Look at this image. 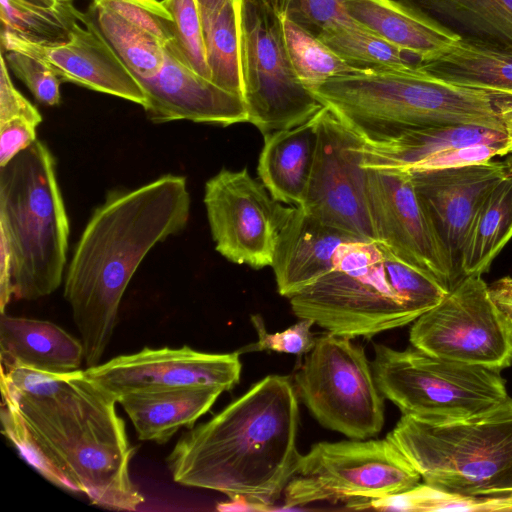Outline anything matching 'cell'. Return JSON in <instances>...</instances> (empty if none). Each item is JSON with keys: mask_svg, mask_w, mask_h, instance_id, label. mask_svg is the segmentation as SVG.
Here are the masks:
<instances>
[{"mask_svg": "<svg viewBox=\"0 0 512 512\" xmlns=\"http://www.w3.org/2000/svg\"><path fill=\"white\" fill-rule=\"evenodd\" d=\"M0 386L2 433L45 479L108 509L134 511L144 502L130 477L136 450L117 401L84 370L1 366Z\"/></svg>", "mask_w": 512, "mask_h": 512, "instance_id": "1", "label": "cell"}, {"mask_svg": "<svg viewBox=\"0 0 512 512\" xmlns=\"http://www.w3.org/2000/svg\"><path fill=\"white\" fill-rule=\"evenodd\" d=\"M190 208L186 178L165 174L134 189L109 191L90 216L64 277L87 368L100 364L140 263L186 228Z\"/></svg>", "mask_w": 512, "mask_h": 512, "instance_id": "2", "label": "cell"}, {"mask_svg": "<svg viewBox=\"0 0 512 512\" xmlns=\"http://www.w3.org/2000/svg\"><path fill=\"white\" fill-rule=\"evenodd\" d=\"M299 421L289 378L266 376L178 440L167 458L172 478L267 509L298 471Z\"/></svg>", "mask_w": 512, "mask_h": 512, "instance_id": "3", "label": "cell"}, {"mask_svg": "<svg viewBox=\"0 0 512 512\" xmlns=\"http://www.w3.org/2000/svg\"><path fill=\"white\" fill-rule=\"evenodd\" d=\"M311 92L366 142L430 126L475 125L504 132L488 92L419 69L359 71L330 78Z\"/></svg>", "mask_w": 512, "mask_h": 512, "instance_id": "4", "label": "cell"}, {"mask_svg": "<svg viewBox=\"0 0 512 512\" xmlns=\"http://www.w3.org/2000/svg\"><path fill=\"white\" fill-rule=\"evenodd\" d=\"M69 230L55 157L36 140L0 167V237L11 254L13 297L35 300L59 288Z\"/></svg>", "mask_w": 512, "mask_h": 512, "instance_id": "5", "label": "cell"}, {"mask_svg": "<svg viewBox=\"0 0 512 512\" xmlns=\"http://www.w3.org/2000/svg\"><path fill=\"white\" fill-rule=\"evenodd\" d=\"M387 438L435 490L468 498H512L511 397L458 421L402 414Z\"/></svg>", "mask_w": 512, "mask_h": 512, "instance_id": "6", "label": "cell"}, {"mask_svg": "<svg viewBox=\"0 0 512 512\" xmlns=\"http://www.w3.org/2000/svg\"><path fill=\"white\" fill-rule=\"evenodd\" d=\"M292 312L354 339L413 323L421 313L394 288L376 242L341 247L333 269L289 298Z\"/></svg>", "mask_w": 512, "mask_h": 512, "instance_id": "7", "label": "cell"}, {"mask_svg": "<svg viewBox=\"0 0 512 512\" xmlns=\"http://www.w3.org/2000/svg\"><path fill=\"white\" fill-rule=\"evenodd\" d=\"M371 367L384 396L404 415L430 422L468 419L508 398L501 371L374 344Z\"/></svg>", "mask_w": 512, "mask_h": 512, "instance_id": "8", "label": "cell"}, {"mask_svg": "<svg viewBox=\"0 0 512 512\" xmlns=\"http://www.w3.org/2000/svg\"><path fill=\"white\" fill-rule=\"evenodd\" d=\"M421 477L396 445L385 439L319 442L301 456L284 490L285 507L341 501L361 509L368 501L414 489Z\"/></svg>", "mask_w": 512, "mask_h": 512, "instance_id": "9", "label": "cell"}, {"mask_svg": "<svg viewBox=\"0 0 512 512\" xmlns=\"http://www.w3.org/2000/svg\"><path fill=\"white\" fill-rule=\"evenodd\" d=\"M239 35L248 122L265 135L309 121L323 105L294 70L277 12L239 0Z\"/></svg>", "mask_w": 512, "mask_h": 512, "instance_id": "10", "label": "cell"}, {"mask_svg": "<svg viewBox=\"0 0 512 512\" xmlns=\"http://www.w3.org/2000/svg\"><path fill=\"white\" fill-rule=\"evenodd\" d=\"M294 380L302 402L322 426L351 439L382 430L384 396L363 347L353 339L330 332L317 337Z\"/></svg>", "mask_w": 512, "mask_h": 512, "instance_id": "11", "label": "cell"}, {"mask_svg": "<svg viewBox=\"0 0 512 512\" xmlns=\"http://www.w3.org/2000/svg\"><path fill=\"white\" fill-rule=\"evenodd\" d=\"M429 355L502 371L512 365V319L491 298L481 275L462 278L409 331Z\"/></svg>", "mask_w": 512, "mask_h": 512, "instance_id": "12", "label": "cell"}, {"mask_svg": "<svg viewBox=\"0 0 512 512\" xmlns=\"http://www.w3.org/2000/svg\"><path fill=\"white\" fill-rule=\"evenodd\" d=\"M314 122V158L299 207L358 240L376 242L363 167L365 140L325 106Z\"/></svg>", "mask_w": 512, "mask_h": 512, "instance_id": "13", "label": "cell"}, {"mask_svg": "<svg viewBox=\"0 0 512 512\" xmlns=\"http://www.w3.org/2000/svg\"><path fill=\"white\" fill-rule=\"evenodd\" d=\"M215 249L228 261L255 269L272 266L282 227L295 206H284L247 168L221 169L204 187Z\"/></svg>", "mask_w": 512, "mask_h": 512, "instance_id": "14", "label": "cell"}, {"mask_svg": "<svg viewBox=\"0 0 512 512\" xmlns=\"http://www.w3.org/2000/svg\"><path fill=\"white\" fill-rule=\"evenodd\" d=\"M376 242L450 291L456 278L414 189L411 172L365 168Z\"/></svg>", "mask_w": 512, "mask_h": 512, "instance_id": "15", "label": "cell"}, {"mask_svg": "<svg viewBox=\"0 0 512 512\" xmlns=\"http://www.w3.org/2000/svg\"><path fill=\"white\" fill-rule=\"evenodd\" d=\"M240 353H206L188 346L144 348L87 368L84 373L117 402L126 394L191 386L231 390L238 384Z\"/></svg>", "mask_w": 512, "mask_h": 512, "instance_id": "16", "label": "cell"}, {"mask_svg": "<svg viewBox=\"0 0 512 512\" xmlns=\"http://www.w3.org/2000/svg\"><path fill=\"white\" fill-rule=\"evenodd\" d=\"M510 170L511 161L493 160L455 168L409 170L417 197L457 283L463 278L462 251L474 217L488 193Z\"/></svg>", "mask_w": 512, "mask_h": 512, "instance_id": "17", "label": "cell"}, {"mask_svg": "<svg viewBox=\"0 0 512 512\" xmlns=\"http://www.w3.org/2000/svg\"><path fill=\"white\" fill-rule=\"evenodd\" d=\"M6 51H19L45 63L62 82L116 96L142 107L146 94L138 79L123 64L88 13L80 12L67 41L56 44L29 42L1 32Z\"/></svg>", "mask_w": 512, "mask_h": 512, "instance_id": "18", "label": "cell"}, {"mask_svg": "<svg viewBox=\"0 0 512 512\" xmlns=\"http://www.w3.org/2000/svg\"><path fill=\"white\" fill-rule=\"evenodd\" d=\"M160 71L139 81L146 94L143 106L155 124L176 120L229 126L248 122L242 96L224 90L188 66L168 49Z\"/></svg>", "mask_w": 512, "mask_h": 512, "instance_id": "19", "label": "cell"}, {"mask_svg": "<svg viewBox=\"0 0 512 512\" xmlns=\"http://www.w3.org/2000/svg\"><path fill=\"white\" fill-rule=\"evenodd\" d=\"M355 240L295 206L279 233L271 266L279 294L290 298L331 271L341 247Z\"/></svg>", "mask_w": 512, "mask_h": 512, "instance_id": "20", "label": "cell"}, {"mask_svg": "<svg viewBox=\"0 0 512 512\" xmlns=\"http://www.w3.org/2000/svg\"><path fill=\"white\" fill-rule=\"evenodd\" d=\"M0 359L5 368L67 374L81 370V341L58 325L1 312Z\"/></svg>", "mask_w": 512, "mask_h": 512, "instance_id": "21", "label": "cell"}, {"mask_svg": "<svg viewBox=\"0 0 512 512\" xmlns=\"http://www.w3.org/2000/svg\"><path fill=\"white\" fill-rule=\"evenodd\" d=\"M459 42L512 54V0H395Z\"/></svg>", "mask_w": 512, "mask_h": 512, "instance_id": "22", "label": "cell"}, {"mask_svg": "<svg viewBox=\"0 0 512 512\" xmlns=\"http://www.w3.org/2000/svg\"><path fill=\"white\" fill-rule=\"evenodd\" d=\"M222 392L208 386L181 387L129 393L120 397L118 403L140 440L164 443L180 428L193 427Z\"/></svg>", "mask_w": 512, "mask_h": 512, "instance_id": "23", "label": "cell"}, {"mask_svg": "<svg viewBox=\"0 0 512 512\" xmlns=\"http://www.w3.org/2000/svg\"><path fill=\"white\" fill-rule=\"evenodd\" d=\"M315 145L314 116L296 127L264 135L257 172L263 185L277 201L302 205Z\"/></svg>", "mask_w": 512, "mask_h": 512, "instance_id": "24", "label": "cell"}, {"mask_svg": "<svg viewBox=\"0 0 512 512\" xmlns=\"http://www.w3.org/2000/svg\"><path fill=\"white\" fill-rule=\"evenodd\" d=\"M477 143L507 146V139L504 132L475 125L416 128L386 141H365L363 167L412 170L439 152Z\"/></svg>", "mask_w": 512, "mask_h": 512, "instance_id": "25", "label": "cell"}, {"mask_svg": "<svg viewBox=\"0 0 512 512\" xmlns=\"http://www.w3.org/2000/svg\"><path fill=\"white\" fill-rule=\"evenodd\" d=\"M355 22L422 60L449 50L458 39L395 0H340Z\"/></svg>", "mask_w": 512, "mask_h": 512, "instance_id": "26", "label": "cell"}, {"mask_svg": "<svg viewBox=\"0 0 512 512\" xmlns=\"http://www.w3.org/2000/svg\"><path fill=\"white\" fill-rule=\"evenodd\" d=\"M418 69L444 82L512 94V54L456 42L443 54L422 60Z\"/></svg>", "mask_w": 512, "mask_h": 512, "instance_id": "27", "label": "cell"}, {"mask_svg": "<svg viewBox=\"0 0 512 512\" xmlns=\"http://www.w3.org/2000/svg\"><path fill=\"white\" fill-rule=\"evenodd\" d=\"M512 238L511 170L486 196L467 234L461 258L462 277L482 275Z\"/></svg>", "mask_w": 512, "mask_h": 512, "instance_id": "28", "label": "cell"}, {"mask_svg": "<svg viewBox=\"0 0 512 512\" xmlns=\"http://www.w3.org/2000/svg\"><path fill=\"white\" fill-rule=\"evenodd\" d=\"M1 32L38 44L68 40L80 12L74 0H0Z\"/></svg>", "mask_w": 512, "mask_h": 512, "instance_id": "29", "label": "cell"}, {"mask_svg": "<svg viewBox=\"0 0 512 512\" xmlns=\"http://www.w3.org/2000/svg\"><path fill=\"white\" fill-rule=\"evenodd\" d=\"M318 38L359 71H412L421 61L352 19L329 28Z\"/></svg>", "mask_w": 512, "mask_h": 512, "instance_id": "30", "label": "cell"}, {"mask_svg": "<svg viewBox=\"0 0 512 512\" xmlns=\"http://www.w3.org/2000/svg\"><path fill=\"white\" fill-rule=\"evenodd\" d=\"M201 21L210 80L243 97L239 0H228L220 9L201 14Z\"/></svg>", "mask_w": 512, "mask_h": 512, "instance_id": "31", "label": "cell"}, {"mask_svg": "<svg viewBox=\"0 0 512 512\" xmlns=\"http://www.w3.org/2000/svg\"><path fill=\"white\" fill-rule=\"evenodd\" d=\"M87 13L138 81L151 78L160 71L165 49L155 36L107 8L91 4Z\"/></svg>", "mask_w": 512, "mask_h": 512, "instance_id": "32", "label": "cell"}, {"mask_svg": "<svg viewBox=\"0 0 512 512\" xmlns=\"http://www.w3.org/2000/svg\"><path fill=\"white\" fill-rule=\"evenodd\" d=\"M281 22L291 63L297 76L309 90L330 78L359 72L317 36L285 17H281Z\"/></svg>", "mask_w": 512, "mask_h": 512, "instance_id": "33", "label": "cell"}, {"mask_svg": "<svg viewBox=\"0 0 512 512\" xmlns=\"http://www.w3.org/2000/svg\"><path fill=\"white\" fill-rule=\"evenodd\" d=\"M162 2L173 18L175 29V42L164 47L198 75L210 80L201 14L196 0Z\"/></svg>", "mask_w": 512, "mask_h": 512, "instance_id": "34", "label": "cell"}, {"mask_svg": "<svg viewBox=\"0 0 512 512\" xmlns=\"http://www.w3.org/2000/svg\"><path fill=\"white\" fill-rule=\"evenodd\" d=\"M269 3L279 16L317 37L329 28L351 20L340 0H269Z\"/></svg>", "mask_w": 512, "mask_h": 512, "instance_id": "35", "label": "cell"}, {"mask_svg": "<svg viewBox=\"0 0 512 512\" xmlns=\"http://www.w3.org/2000/svg\"><path fill=\"white\" fill-rule=\"evenodd\" d=\"M155 36L164 46L175 42L173 18L159 0H92Z\"/></svg>", "mask_w": 512, "mask_h": 512, "instance_id": "36", "label": "cell"}, {"mask_svg": "<svg viewBox=\"0 0 512 512\" xmlns=\"http://www.w3.org/2000/svg\"><path fill=\"white\" fill-rule=\"evenodd\" d=\"M251 322L257 332V341L239 350L242 352L274 351L302 355L309 353L316 343L311 327L314 322L309 319H300L284 331L270 333L266 330L260 314L251 316Z\"/></svg>", "mask_w": 512, "mask_h": 512, "instance_id": "37", "label": "cell"}, {"mask_svg": "<svg viewBox=\"0 0 512 512\" xmlns=\"http://www.w3.org/2000/svg\"><path fill=\"white\" fill-rule=\"evenodd\" d=\"M4 58L7 66L38 102L46 106L60 103L62 80L45 63L19 51H6Z\"/></svg>", "mask_w": 512, "mask_h": 512, "instance_id": "38", "label": "cell"}, {"mask_svg": "<svg viewBox=\"0 0 512 512\" xmlns=\"http://www.w3.org/2000/svg\"><path fill=\"white\" fill-rule=\"evenodd\" d=\"M507 146L477 143L439 152L420 163L412 170H433L462 167L491 161L495 156L507 155Z\"/></svg>", "mask_w": 512, "mask_h": 512, "instance_id": "39", "label": "cell"}, {"mask_svg": "<svg viewBox=\"0 0 512 512\" xmlns=\"http://www.w3.org/2000/svg\"><path fill=\"white\" fill-rule=\"evenodd\" d=\"M0 56V122L25 118L38 126L42 122L41 113L15 88L3 53Z\"/></svg>", "mask_w": 512, "mask_h": 512, "instance_id": "40", "label": "cell"}, {"mask_svg": "<svg viewBox=\"0 0 512 512\" xmlns=\"http://www.w3.org/2000/svg\"><path fill=\"white\" fill-rule=\"evenodd\" d=\"M36 128L37 125L25 118L0 122V167L37 140Z\"/></svg>", "mask_w": 512, "mask_h": 512, "instance_id": "41", "label": "cell"}, {"mask_svg": "<svg viewBox=\"0 0 512 512\" xmlns=\"http://www.w3.org/2000/svg\"><path fill=\"white\" fill-rule=\"evenodd\" d=\"M12 294V263L9 248L3 238L0 237V308L5 312V307L10 302Z\"/></svg>", "mask_w": 512, "mask_h": 512, "instance_id": "42", "label": "cell"}, {"mask_svg": "<svg viewBox=\"0 0 512 512\" xmlns=\"http://www.w3.org/2000/svg\"><path fill=\"white\" fill-rule=\"evenodd\" d=\"M492 105L504 127L507 153H512V94L489 93Z\"/></svg>", "mask_w": 512, "mask_h": 512, "instance_id": "43", "label": "cell"}, {"mask_svg": "<svg viewBox=\"0 0 512 512\" xmlns=\"http://www.w3.org/2000/svg\"><path fill=\"white\" fill-rule=\"evenodd\" d=\"M488 287L494 303L512 319V277H502L492 282Z\"/></svg>", "mask_w": 512, "mask_h": 512, "instance_id": "44", "label": "cell"}, {"mask_svg": "<svg viewBox=\"0 0 512 512\" xmlns=\"http://www.w3.org/2000/svg\"><path fill=\"white\" fill-rule=\"evenodd\" d=\"M228 0H196L200 13H212L220 9Z\"/></svg>", "mask_w": 512, "mask_h": 512, "instance_id": "45", "label": "cell"}, {"mask_svg": "<svg viewBox=\"0 0 512 512\" xmlns=\"http://www.w3.org/2000/svg\"><path fill=\"white\" fill-rule=\"evenodd\" d=\"M250 1L260 3V4H269L270 5L269 0H250Z\"/></svg>", "mask_w": 512, "mask_h": 512, "instance_id": "46", "label": "cell"}, {"mask_svg": "<svg viewBox=\"0 0 512 512\" xmlns=\"http://www.w3.org/2000/svg\"><path fill=\"white\" fill-rule=\"evenodd\" d=\"M511 165H512V160H511Z\"/></svg>", "mask_w": 512, "mask_h": 512, "instance_id": "47", "label": "cell"}]
</instances>
